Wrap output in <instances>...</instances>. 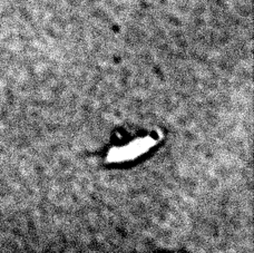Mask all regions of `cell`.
<instances>
[{"label":"cell","mask_w":254,"mask_h":253,"mask_svg":"<svg viewBox=\"0 0 254 253\" xmlns=\"http://www.w3.org/2000/svg\"><path fill=\"white\" fill-rule=\"evenodd\" d=\"M129 142L123 143L122 145H116L113 151L108 153L107 161L110 163H121V162H128L134 160L135 156H140L148 148L156 144V138L153 135H145L142 137H133L128 139Z\"/></svg>","instance_id":"obj_1"}]
</instances>
